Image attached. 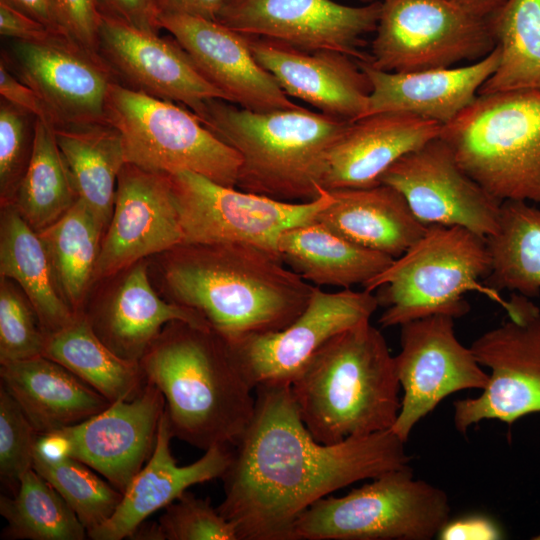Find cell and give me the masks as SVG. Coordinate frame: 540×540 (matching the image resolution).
I'll return each instance as SVG.
<instances>
[{"instance_id": "ba28073f", "label": "cell", "mask_w": 540, "mask_h": 540, "mask_svg": "<svg viewBox=\"0 0 540 540\" xmlns=\"http://www.w3.org/2000/svg\"><path fill=\"white\" fill-rule=\"evenodd\" d=\"M372 480L316 501L294 522L291 540H430L450 519L447 494L415 479L409 465Z\"/></svg>"}, {"instance_id": "603a6c76", "label": "cell", "mask_w": 540, "mask_h": 540, "mask_svg": "<svg viewBox=\"0 0 540 540\" xmlns=\"http://www.w3.org/2000/svg\"><path fill=\"white\" fill-rule=\"evenodd\" d=\"M173 437L165 410L150 458L123 492L114 514L101 526L89 531V538H130L150 515L164 509L189 487L223 477L232 461V447H211L197 461L179 466L171 453Z\"/></svg>"}, {"instance_id": "cb8c5ba5", "label": "cell", "mask_w": 540, "mask_h": 540, "mask_svg": "<svg viewBox=\"0 0 540 540\" xmlns=\"http://www.w3.org/2000/svg\"><path fill=\"white\" fill-rule=\"evenodd\" d=\"M442 125L404 112H380L350 122L327 157L326 190L367 188L401 157L440 136Z\"/></svg>"}, {"instance_id": "f6af8a7d", "label": "cell", "mask_w": 540, "mask_h": 540, "mask_svg": "<svg viewBox=\"0 0 540 540\" xmlns=\"http://www.w3.org/2000/svg\"><path fill=\"white\" fill-rule=\"evenodd\" d=\"M0 95L11 104L53 127L47 107L37 93L0 61Z\"/></svg>"}, {"instance_id": "7a4b0ae2", "label": "cell", "mask_w": 540, "mask_h": 540, "mask_svg": "<svg viewBox=\"0 0 540 540\" xmlns=\"http://www.w3.org/2000/svg\"><path fill=\"white\" fill-rule=\"evenodd\" d=\"M171 251L164 280L173 302L198 312L228 343L285 328L314 288L256 247L182 244Z\"/></svg>"}, {"instance_id": "d6986e66", "label": "cell", "mask_w": 540, "mask_h": 540, "mask_svg": "<svg viewBox=\"0 0 540 540\" xmlns=\"http://www.w3.org/2000/svg\"><path fill=\"white\" fill-rule=\"evenodd\" d=\"M98 53L120 84L196 113L209 99L227 101L173 37L163 38L102 15Z\"/></svg>"}, {"instance_id": "8992f818", "label": "cell", "mask_w": 540, "mask_h": 540, "mask_svg": "<svg viewBox=\"0 0 540 540\" xmlns=\"http://www.w3.org/2000/svg\"><path fill=\"white\" fill-rule=\"evenodd\" d=\"M439 137L497 200L540 203V89L478 94Z\"/></svg>"}, {"instance_id": "ee69618b", "label": "cell", "mask_w": 540, "mask_h": 540, "mask_svg": "<svg viewBox=\"0 0 540 540\" xmlns=\"http://www.w3.org/2000/svg\"><path fill=\"white\" fill-rule=\"evenodd\" d=\"M103 16L139 30L159 34L162 29L155 0H97Z\"/></svg>"}, {"instance_id": "1f68e13d", "label": "cell", "mask_w": 540, "mask_h": 540, "mask_svg": "<svg viewBox=\"0 0 540 540\" xmlns=\"http://www.w3.org/2000/svg\"><path fill=\"white\" fill-rule=\"evenodd\" d=\"M54 130L78 199L106 229L114 209L118 175L126 163L119 131L108 122Z\"/></svg>"}, {"instance_id": "d4e9b609", "label": "cell", "mask_w": 540, "mask_h": 540, "mask_svg": "<svg viewBox=\"0 0 540 540\" xmlns=\"http://www.w3.org/2000/svg\"><path fill=\"white\" fill-rule=\"evenodd\" d=\"M497 47L468 66L414 72H386L357 60L371 83L366 115L404 112L444 126L477 97L484 82L496 71ZM365 115V116H366Z\"/></svg>"}, {"instance_id": "c3c4849f", "label": "cell", "mask_w": 540, "mask_h": 540, "mask_svg": "<svg viewBox=\"0 0 540 540\" xmlns=\"http://www.w3.org/2000/svg\"><path fill=\"white\" fill-rule=\"evenodd\" d=\"M155 2L160 17L186 15L218 21L228 0H155Z\"/></svg>"}, {"instance_id": "9c48e42d", "label": "cell", "mask_w": 540, "mask_h": 540, "mask_svg": "<svg viewBox=\"0 0 540 540\" xmlns=\"http://www.w3.org/2000/svg\"><path fill=\"white\" fill-rule=\"evenodd\" d=\"M186 108L115 81L106 120L122 137L126 163L167 174L187 170L236 187L240 155Z\"/></svg>"}, {"instance_id": "4dcf8cb0", "label": "cell", "mask_w": 540, "mask_h": 540, "mask_svg": "<svg viewBox=\"0 0 540 540\" xmlns=\"http://www.w3.org/2000/svg\"><path fill=\"white\" fill-rule=\"evenodd\" d=\"M42 355L70 370L111 403L134 399L147 384L140 363L109 348L84 314L77 313L71 323L47 334Z\"/></svg>"}, {"instance_id": "2e32d148", "label": "cell", "mask_w": 540, "mask_h": 540, "mask_svg": "<svg viewBox=\"0 0 540 540\" xmlns=\"http://www.w3.org/2000/svg\"><path fill=\"white\" fill-rule=\"evenodd\" d=\"M381 183L399 191L426 227L459 226L484 238L497 229L502 202L460 167L440 137L397 160Z\"/></svg>"}, {"instance_id": "277c9868", "label": "cell", "mask_w": 540, "mask_h": 540, "mask_svg": "<svg viewBox=\"0 0 540 540\" xmlns=\"http://www.w3.org/2000/svg\"><path fill=\"white\" fill-rule=\"evenodd\" d=\"M400 387L395 356L370 320L333 337L290 384L301 420L323 444L391 430Z\"/></svg>"}, {"instance_id": "6da1fadb", "label": "cell", "mask_w": 540, "mask_h": 540, "mask_svg": "<svg viewBox=\"0 0 540 540\" xmlns=\"http://www.w3.org/2000/svg\"><path fill=\"white\" fill-rule=\"evenodd\" d=\"M254 391V415L232 448L217 506L240 540H291L296 519L319 499L409 465L392 430L323 444L301 420L290 385Z\"/></svg>"}, {"instance_id": "5b68a950", "label": "cell", "mask_w": 540, "mask_h": 540, "mask_svg": "<svg viewBox=\"0 0 540 540\" xmlns=\"http://www.w3.org/2000/svg\"><path fill=\"white\" fill-rule=\"evenodd\" d=\"M194 114L240 155L237 188L289 202L326 190L328 153L350 123L301 106L255 112L220 98Z\"/></svg>"}, {"instance_id": "f1b7e54d", "label": "cell", "mask_w": 540, "mask_h": 540, "mask_svg": "<svg viewBox=\"0 0 540 540\" xmlns=\"http://www.w3.org/2000/svg\"><path fill=\"white\" fill-rule=\"evenodd\" d=\"M282 262L313 286L365 287L394 258L361 247L314 220L284 231L277 242Z\"/></svg>"}, {"instance_id": "bcb514c9", "label": "cell", "mask_w": 540, "mask_h": 540, "mask_svg": "<svg viewBox=\"0 0 540 540\" xmlns=\"http://www.w3.org/2000/svg\"><path fill=\"white\" fill-rule=\"evenodd\" d=\"M0 34L2 37L28 42H40L59 34L24 12L0 0Z\"/></svg>"}, {"instance_id": "3957f363", "label": "cell", "mask_w": 540, "mask_h": 540, "mask_svg": "<svg viewBox=\"0 0 540 540\" xmlns=\"http://www.w3.org/2000/svg\"><path fill=\"white\" fill-rule=\"evenodd\" d=\"M165 399L174 437L198 449L233 447L255 411L228 343L211 328L168 323L139 361Z\"/></svg>"}, {"instance_id": "ac0fdd59", "label": "cell", "mask_w": 540, "mask_h": 540, "mask_svg": "<svg viewBox=\"0 0 540 540\" xmlns=\"http://www.w3.org/2000/svg\"><path fill=\"white\" fill-rule=\"evenodd\" d=\"M182 244L169 175L125 163L118 175L114 209L93 278L109 277L146 256Z\"/></svg>"}, {"instance_id": "681fc988", "label": "cell", "mask_w": 540, "mask_h": 540, "mask_svg": "<svg viewBox=\"0 0 540 540\" xmlns=\"http://www.w3.org/2000/svg\"><path fill=\"white\" fill-rule=\"evenodd\" d=\"M71 453L72 444L63 428L38 434L34 456L47 462H58L71 457Z\"/></svg>"}, {"instance_id": "d590c367", "label": "cell", "mask_w": 540, "mask_h": 540, "mask_svg": "<svg viewBox=\"0 0 540 540\" xmlns=\"http://www.w3.org/2000/svg\"><path fill=\"white\" fill-rule=\"evenodd\" d=\"M77 200L55 130L37 119L32 156L11 204L39 232L60 219Z\"/></svg>"}, {"instance_id": "d6a6232c", "label": "cell", "mask_w": 540, "mask_h": 540, "mask_svg": "<svg viewBox=\"0 0 540 540\" xmlns=\"http://www.w3.org/2000/svg\"><path fill=\"white\" fill-rule=\"evenodd\" d=\"M486 241L491 266L483 285L497 293L539 296L540 207L521 200L503 201L497 229Z\"/></svg>"}, {"instance_id": "7c38bea8", "label": "cell", "mask_w": 540, "mask_h": 540, "mask_svg": "<svg viewBox=\"0 0 540 540\" xmlns=\"http://www.w3.org/2000/svg\"><path fill=\"white\" fill-rule=\"evenodd\" d=\"M503 307L508 319L470 346L490 374L479 396L453 404L454 425L462 434L482 420L497 419L511 425L540 412V308L517 293H512Z\"/></svg>"}, {"instance_id": "5bb4252c", "label": "cell", "mask_w": 540, "mask_h": 540, "mask_svg": "<svg viewBox=\"0 0 540 540\" xmlns=\"http://www.w3.org/2000/svg\"><path fill=\"white\" fill-rule=\"evenodd\" d=\"M1 61L41 98L53 128L105 123L114 74L97 53L63 34L40 42L11 39Z\"/></svg>"}, {"instance_id": "30bf717a", "label": "cell", "mask_w": 540, "mask_h": 540, "mask_svg": "<svg viewBox=\"0 0 540 540\" xmlns=\"http://www.w3.org/2000/svg\"><path fill=\"white\" fill-rule=\"evenodd\" d=\"M168 175L183 244H240L278 255L281 234L314 221L332 201L329 190L311 201L289 202L224 186L187 170Z\"/></svg>"}, {"instance_id": "7402d4cb", "label": "cell", "mask_w": 540, "mask_h": 540, "mask_svg": "<svg viewBox=\"0 0 540 540\" xmlns=\"http://www.w3.org/2000/svg\"><path fill=\"white\" fill-rule=\"evenodd\" d=\"M165 399L152 383L132 400L112 402L98 414L63 428L71 457L101 474L122 493L150 458Z\"/></svg>"}, {"instance_id": "f35d334b", "label": "cell", "mask_w": 540, "mask_h": 540, "mask_svg": "<svg viewBox=\"0 0 540 540\" xmlns=\"http://www.w3.org/2000/svg\"><path fill=\"white\" fill-rule=\"evenodd\" d=\"M46 340L39 317L26 296L1 277L0 363L42 355Z\"/></svg>"}, {"instance_id": "db71d44e", "label": "cell", "mask_w": 540, "mask_h": 540, "mask_svg": "<svg viewBox=\"0 0 540 540\" xmlns=\"http://www.w3.org/2000/svg\"><path fill=\"white\" fill-rule=\"evenodd\" d=\"M531 539H533V540H540V534L533 536Z\"/></svg>"}, {"instance_id": "7bdbcfd3", "label": "cell", "mask_w": 540, "mask_h": 540, "mask_svg": "<svg viewBox=\"0 0 540 540\" xmlns=\"http://www.w3.org/2000/svg\"><path fill=\"white\" fill-rule=\"evenodd\" d=\"M55 3L63 34L83 48L99 54L102 14L97 0H55Z\"/></svg>"}, {"instance_id": "7dc6e473", "label": "cell", "mask_w": 540, "mask_h": 540, "mask_svg": "<svg viewBox=\"0 0 540 540\" xmlns=\"http://www.w3.org/2000/svg\"><path fill=\"white\" fill-rule=\"evenodd\" d=\"M440 540H498L503 533L491 519L472 515L448 520L437 535Z\"/></svg>"}, {"instance_id": "60d3db41", "label": "cell", "mask_w": 540, "mask_h": 540, "mask_svg": "<svg viewBox=\"0 0 540 540\" xmlns=\"http://www.w3.org/2000/svg\"><path fill=\"white\" fill-rule=\"evenodd\" d=\"M157 524L161 540H240L235 525L209 498L188 490L164 508Z\"/></svg>"}, {"instance_id": "f546056e", "label": "cell", "mask_w": 540, "mask_h": 540, "mask_svg": "<svg viewBox=\"0 0 540 540\" xmlns=\"http://www.w3.org/2000/svg\"><path fill=\"white\" fill-rule=\"evenodd\" d=\"M0 275L19 285L35 309L46 335L75 318L77 313L59 290L38 232L13 204L1 206Z\"/></svg>"}, {"instance_id": "8fae6325", "label": "cell", "mask_w": 540, "mask_h": 540, "mask_svg": "<svg viewBox=\"0 0 540 540\" xmlns=\"http://www.w3.org/2000/svg\"><path fill=\"white\" fill-rule=\"evenodd\" d=\"M369 64L386 72L449 68L496 47L487 19L449 0H381Z\"/></svg>"}, {"instance_id": "9a60e30c", "label": "cell", "mask_w": 540, "mask_h": 540, "mask_svg": "<svg viewBox=\"0 0 540 540\" xmlns=\"http://www.w3.org/2000/svg\"><path fill=\"white\" fill-rule=\"evenodd\" d=\"M454 320L433 315L400 326L401 351L395 360L403 397L391 430L403 442L445 397L487 386L489 374L471 348L458 340Z\"/></svg>"}, {"instance_id": "8d00e7d4", "label": "cell", "mask_w": 540, "mask_h": 540, "mask_svg": "<svg viewBox=\"0 0 540 540\" xmlns=\"http://www.w3.org/2000/svg\"><path fill=\"white\" fill-rule=\"evenodd\" d=\"M5 540H84L88 533L59 492L33 468L12 496L0 497Z\"/></svg>"}, {"instance_id": "ffe728a7", "label": "cell", "mask_w": 540, "mask_h": 540, "mask_svg": "<svg viewBox=\"0 0 540 540\" xmlns=\"http://www.w3.org/2000/svg\"><path fill=\"white\" fill-rule=\"evenodd\" d=\"M162 29L189 54L227 101L247 110L269 112L299 105L255 59L247 35L218 21L186 15L160 17Z\"/></svg>"}, {"instance_id": "ab89813d", "label": "cell", "mask_w": 540, "mask_h": 540, "mask_svg": "<svg viewBox=\"0 0 540 540\" xmlns=\"http://www.w3.org/2000/svg\"><path fill=\"white\" fill-rule=\"evenodd\" d=\"M37 118L11 104L0 101V200L1 206L13 202L28 168L34 145Z\"/></svg>"}, {"instance_id": "836d02e7", "label": "cell", "mask_w": 540, "mask_h": 540, "mask_svg": "<svg viewBox=\"0 0 540 540\" xmlns=\"http://www.w3.org/2000/svg\"><path fill=\"white\" fill-rule=\"evenodd\" d=\"M486 19L500 58L478 94L540 89V0H508Z\"/></svg>"}, {"instance_id": "b9f144b4", "label": "cell", "mask_w": 540, "mask_h": 540, "mask_svg": "<svg viewBox=\"0 0 540 540\" xmlns=\"http://www.w3.org/2000/svg\"><path fill=\"white\" fill-rule=\"evenodd\" d=\"M38 433L19 404L0 385V478L15 494L23 475L33 468Z\"/></svg>"}, {"instance_id": "4fadbf2b", "label": "cell", "mask_w": 540, "mask_h": 540, "mask_svg": "<svg viewBox=\"0 0 540 540\" xmlns=\"http://www.w3.org/2000/svg\"><path fill=\"white\" fill-rule=\"evenodd\" d=\"M378 307L373 292L351 288L326 292L314 286L303 312L285 328L227 343L253 389L290 385L333 337L369 321Z\"/></svg>"}, {"instance_id": "f5cc1de1", "label": "cell", "mask_w": 540, "mask_h": 540, "mask_svg": "<svg viewBox=\"0 0 540 540\" xmlns=\"http://www.w3.org/2000/svg\"><path fill=\"white\" fill-rule=\"evenodd\" d=\"M360 1L365 3V4H368V3H373V2L381 1V0H360Z\"/></svg>"}, {"instance_id": "74e56055", "label": "cell", "mask_w": 540, "mask_h": 540, "mask_svg": "<svg viewBox=\"0 0 540 540\" xmlns=\"http://www.w3.org/2000/svg\"><path fill=\"white\" fill-rule=\"evenodd\" d=\"M33 469L59 492L87 533L105 523L121 502V491L73 457L47 462L34 456Z\"/></svg>"}, {"instance_id": "83f0119b", "label": "cell", "mask_w": 540, "mask_h": 540, "mask_svg": "<svg viewBox=\"0 0 540 540\" xmlns=\"http://www.w3.org/2000/svg\"><path fill=\"white\" fill-rule=\"evenodd\" d=\"M87 318L109 348L137 362L170 322L211 328L198 312L161 299L151 286L146 265L140 263L127 274L109 304Z\"/></svg>"}, {"instance_id": "4316f807", "label": "cell", "mask_w": 540, "mask_h": 540, "mask_svg": "<svg viewBox=\"0 0 540 540\" xmlns=\"http://www.w3.org/2000/svg\"><path fill=\"white\" fill-rule=\"evenodd\" d=\"M332 201L316 221L349 241L394 259L404 254L427 227L392 186L329 190Z\"/></svg>"}, {"instance_id": "f907efd6", "label": "cell", "mask_w": 540, "mask_h": 540, "mask_svg": "<svg viewBox=\"0 0 540 540\" xmlns=\"http://www.w3.org/2000/svg\"><path fill=\"white\" fill-rule=\"evenodd\" d=\"M50 30L63 34L55 0H4ZM64 35V34H63Z\"/></svg>"}, {"instance_id": "816d5d0a", "label": "cell", "mask_w": 540, "mask_h": 540, "mask_svg": "<svg viewBox=\"0 0 540 540\" xmlns=\"http://www.w3.org/2000/svg\"><path fill=\"white\" fill-rule=\"evenodd\" d=\"M467 13L479 18H488L508 0H449Z\"/></svg>"}, {"instance_id": "484cf974", "label": "cell", "mask_w": 540, "mask_h": 540, "mask_svg": "<svg viewBox=\"0 0 540 540\" xmlns=\"http://www.w3.org/2000/svg\"><path fill=\"white\" fill-rule=\"evenodd\" d=\"M0 364L1 385L38 434L76 425L111 404L70 370L43 355Z\"/></svg>"}, {"instance_id": "e0dca14e", "label": "cell", "mask_w": 540, "mask_h": 540, "mask_svg": "<svg viewBox=\"0 0 540 540\" xmlns=\"http://www.w3.org/2000/svg\"><path fill=\"white\" fill-rule=\"evenodd\" d=\"M380 9L381 1L356 7L333 0H237L225 6L218 22L302 50H334L368 61L363 36L375 32Z\"/></svg>"}, {"instance_id": "11a10c76", "label": "cell", "mask_w": 540, "mask_h": 540, "mask_svg": "<svg viewBox=\"0 0 540 540\" xmlns=\"http://www.w3.org/2000/svg\"><path fill=\"white\" fill-rule=\"evenodd\" d=\"M234 1H237V0H228V3H231V2H234ZM228 3H227V4H228Z\"/></svg>"}, {"instance_id": "52a82bcc", "label": "cell", "mask_w": 540, "mask_h": 540, "mask_svg": "<svg viewBox=\"0 0 540 540\" xmlns=\"http://www.w3.org/2000/svg\"><path fill=\"white\" fill-rule=\"evenodd\" d=\"M490 266L486 238L459 226L432 225L364 290L375 292L384 307L382 328L433 315L457 319L468 313L464 296L472 290L504 305L497 292L480 284Z\"/></svg>"}, {"instance_id": "e575fe53", "label": "cell", "mask_w": 540, "mask_h": 540, "mask_svg": "<svg viewBox=\"0 0 540 540\" xmlns=\"http://www.w3.org/2000/svg\"><path fill=\"white\" fill-rule=\"evenodd\" d=\"M104 230L94 212L78 199L60 219L38 232L59 290L74 312L94 276Z\"/></svg>"}, {"instance_id": "44dd1931", "label": "cell", "mask_w": 540, "mask_h": 540, "mask_svg": "<svg viewBox=\"0 0 540 540\" xmlns=\"http://www.w3.org/2000/svg\"><path fill=\"white\" fill-rule=\"evenodd\" d=\"M246 35L257 62L289 97L348 122L366 115L372 87L356 59L334 50L306 51L278 40Z\"/></svg>"}]
</instances>
